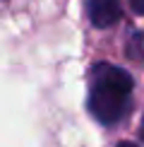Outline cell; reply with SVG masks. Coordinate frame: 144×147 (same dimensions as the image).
I'll use <instances>...</instances> for the list:
<instances>
[{
	"label": "cell",
	"instance_id": "obj_2",
	"mask_svg": "<svg viewBox=\"0 0 144 147\" xmlns=\"http://www.w3.org/2000/svg\"><path fill=\"white\" fill-rule=\"evenodd\" d=\"M87 15L94 27L108 29L123 17V10L118 0H87Z\"/></svg>",
	"mask_w": 144,
	"mask_h": 147
},
{
	"label": "cell",
	"instance_id": "obj_5",
	"mask_svg": "<svg viewBox=\"0 0 144 147\" xmlns=\"http://www.w3.org/2000/svg\"><path fill=\"white\" fill-rule=\"evenodd\" d=\"M118 147H137V145H132V142H120Z\"/></svg>",
	"mask_w": 144,
	"mask_h": 147
},
{
	"label": "cell",
	"instance_id": "obj_1",
	"mask_svg": "<svg viewBox=\"0 0 144 147\" xmlns=\"http://www.w3.org/2000/svg\"><path fill=\"white\" fill-rule=\"evenodd\" d=\"M132 75L111 63H96L89 72V113L101 125H115L130 109Z\"/></svg>",
	"mask_w": 144,
	"mask_h": 147
},
{
	"label": "cell",
	"instance_id": "obj_3",
	"mask_svg": "<svg viewBox=\"0 0 144 147\" xmlns=\"http://www.w3.org/2000/svg\"><path fill=\"white\" fill-rule=\"evenodd\" d=\"M130 5L135 15H144V0H130Z\"/></svg>",
	"mask_w": 144,
	"mask_h": 147
},
{
	"label": "cell",
	"instance_id": "obj_4",
	"mask_svg": "<svg viewBox=\"0 0 144 147\" xmlns=\"http://www.w3.org/2000/svg\"><path fill=\"white\" fill-rule=\"evenodd\" d=\"M139 138H142V142H144V118H142V125H139Z\"/></svg>",
	"mask_w": 144,
	"mask_h": 147
}]
</instances>
